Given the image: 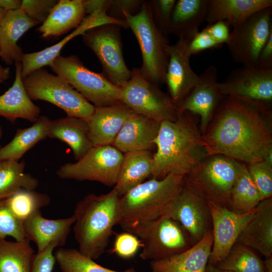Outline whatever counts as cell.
Listing matches in <instances>:
<instances>
[{
	"instance_id": "obj_1",
	"label": "cell",
	"mask_w": 272,
	"mask_h": 272,
	"mask_svg": "<svg viewBox=\"0 0 272 272\" xmlns=\"http://www.w3.org/2000/svg\"><path fill=\"white\" fill-rule=\"evenodd\" d=\"M209 155L249 164L272 150L271 108L225 96L202 134Z\"/></svg>"
},
{
	"instance_id": "obj_2",
	"label": "cell",
	"mask_w": 272,
	"mask_h": 272,
	"mask_svg": "<svg viewBox=\"0 0 272 272\" xmlns=\"http://www.w3.org/2000/svg\"><path fill=\"white\" fill-rule=\"evenodd\" d=\"M154 144L152 178L161 179L169 174L186 176L209 155L201 130L199 118L189 111L175 121L161 122Z\"/></svg>"
},
{
	"instance_id": "obj_3",
	"label": "cell",
	"mask_w": 272,
	"mask_h": 272,
	"mask_svg": "<svg viewBox=\"0 0 272 272\" xmlns=\"http://www.w3.org/2000/svg\"><path fill=\"white\" fill-rule=\"evenodd\" d=\"M185 176L169 174L152 178L119 197L117 225L128 231L162 216H167L179 195Z\"/></svg>"
},
{
	"instance_id": "obj_4",
	"label": "cell",
	"mask_w": 272,
	"mask_h": 272,
	"mask_svg": "<svg viewBox=\"0 0 272 272\" xmlns=\"http://www.w3.org/2000/svg\"><path fill=\"white\" fill-rule=\"evenodd\" d=\"M120 196L113 189L109 192L85 196L77 204L73 215V230L78 250L94 260L104 252L117 225Z\"/></svg>"
},
{
	"instance_id": "obj_5",
	"label": "cell",
	"mask_w": 272,
	"mask_h": 272,
	"mask_svg": "<svg viewBox=\"0 0 272 272\" xmlns=\"http://www.w3.org/2000/svg\"><path fill=\"white\" fill-rule=\"evenodd\" d=\"M128 27L130 28L139 44L143 64L139 71L149 82L159 85L165 83L169 61L166 36L157 25L150 2H142L136 14L123 12Z\"/></svg>"
},
{
	"instance_id": "obj_6",
	"label": "cell",
	"mask_w": 272,
	"mask_h": 272,
	"mask_svg": "<svg viewBox=\"0 0 272 272\" xmlns=\"http://www.w3.org/2000/svg\"><path fill=\"white\" fill-rule=\"evenodd\" d=\"M26 93L32 100L49 102L69 117L88 120L95 107L65 80L41 68L22 78Z\"/></svg>"
},
{
	"instance_id": "obj_7",
	"label": "cell",
	"mask_w": 272,
	"mask_h": 272,
	"mask_svg": "<svg viewBox=\"0 0 272 272\" xmlns=\"http://www.w3.org/2000/svg\"><path fill=\"white\" fill-rule=\"evenodd\" d=\"M49 66L95 107L109 106L121 102L120 88L102 73L88 69L76 55H59Z\"/></svg>"
},
{
	"instance_id": "obj_8",
	"label": "cell",
	"mask_w": 272,
	"mask_h": 272,
	"mask_svg": "<svg viewBox=\"0 0 272 272\" xmlns=\"http://www.w3.org/2000/svg\"><path fill=\"white\" fill-rule=\"evenodd\" d=\"M241 163L224 155H209L188 173L186 178L208 202L227 207Z\"/></svg>"
},
{
	"instance_id": "obj_9",
	"label": "cell",
	"mask_w": 272,
	"mask_h": 272,
	"mask_svg": "<svg viewBox=\"0 0 272 272\" xmlns=\"http://www.w3.org/2000/svg\"><path fill=\"white\" fill-rule=\"evenodd\" d=\"M142 242L140 258L154 261L181 253L193 246L192 241L180 224L167 216L128 231Z\"/></svg>"
},
{
	"instance_id": "obj_10",
	"label": "cell",
	"mask_w": 272,
	"mask_h": 272,
	"mask_svg": "<svg viewBox=\"0 0 272 272\" xmlns=\"http://www.w3.org/2000/svg\"><path fill=\"white\" fill-rule=\"evenodd\" d=\"M120 100L133 112L160 122L175 121L178 117L169 95L144 79L139 68L132 69L130 79L120 88Z\"/></svg>"
},
{
	"instance_id": "obj_11",
	"label": "cell",
	"mask_w": 272,
	"mask_h": 272,
	"mask_svg": "<svg viewBox=\"0 0 272 272\" xmlns=\"http://www.w3.org/2000/svg\"><path fill=\"white\" fill-rule=\"evenodd\" d=\"M121 27L113 24H104L91 28L83 35L84 44L101 62L102 74L119 88L130 79L131 75L123 56Z\"/></svg>"
},
{
	"instance_id": "obj_12",
	"label": "cell",
	"mask_w": 272,
	"mask_h": 272,
	"mask_svg": "<svg viewBox=\"0 0 272 272\" xmlns=\"http://www.w3.org/2000/svg\"><path fill=\"white\" fill-rule=\"evenodd\" d=\"M123 157V153L112 145L93 146L76 162L62 165L56 174L63 179L96 181L114 186Z\"/></svg>"
},
{
	"instance_id": "obj_13",
	"label": "cell",
	"mask_w": 272,
	"mask_h": 272,
	"mask_svg": "<svg viewBox=\"0 0 272 272\" xmlns=\"http://www.w3.org/2000/svg\"><path fill=\"white\" fill-rule=\"evenodd\" d=\"M270 7L233 28L225 44L234 62L244 67H256L259 53L272 33Z\"/></svg>"
},
{
	"instance_id": "obj_14",
	"label": "cell",
	"mask_w": 272,
	"mask_h": 272,
	"mask_svg": "<svg viewBox=\"0 0 272 272\" xmlns=\"http://www.w3.org/2000/svg\"><path fill=\"white\" fill-rule=\"evenodd\" d=\"M218 89L224 96H231L271 108L272 69L244 67L231 71Z\"/></svg>"
},
{
	"instance_id": "obj_15",
	"label": "cell",
	"mask_w": 272,
	"mask_h": 272,
	"mask_svg": "<svg viewBox=\"0 0 272 272\" xmlns=\"http://www.w3.org/2000/svg\"><path fill=\"white\" fill-rule=\"evenodd\" d=\"M167 216L180 224L193 245L213 229L208 202L192 188L186 176L183 187Z\"/></svg>"
},
{
	"instance_id": "obj_16",
	"label": "cell",
	"mask_w": 272,
	"mask_h": 272,
	"mask_svg": "<svg viewBox=\"0 0 272 272\" xmlns=\"http://www.w3.org/2000/svg\"><path fill=\"white\" fill-rule=\"evenodd\" d=\"M213 225V245L208 264L221 262L237 241L245 225L254 217L257 207L243 214L236 213L224 206L209 202Z\"/></svg>"
},
{
	"instance_id": "obj_17",
	"label": "cell",
	"mask_w": 272,
	"mask_h": 272,
	"mask_svg": "<svg viewBox=\"0 0 272 272\" xmlns=\"http://www.w3.org/2000/svg\"><path fill=\"white\" fill-rule=\"evenodd\" d=\"M218 82L217 69L211 65L199 75L195 86L177 107L178 116L185 111H189L199 117L202 134L225 97L218 89Z\"/></svg>"
},
{
	"instance_id": "obj_18",
	"label": "cell",
	"mask_w": 272,
	"mask_h": 272,
	"mask_svg": "<svg viewBox=\"0 0 272 272\" xmlns=\"http://www.w3.org/2000/svg\"><path fill=\"white\" fill-rule=\"evenodd\" d=\"M169 61L165 75V83L172 102L177 107L188 95L199 79L191 69V56L187 48L186 41L179 38L175 44L168 47Z\"/></svg>"
},
{
	"instance_id": "obj_19",
	"label": "cell",
	"mask_w": 272,
	"mask_h": 272,
	"mask_svg": "<svg viewBox=\"0 0 272 272\" xmlns=\"http://www.w3.org/2000/svg\"><path fill=\"white\" fill-rule=\"evenodd\" d=\"M107 24L121 25V20L111 17L104 11H99L86 16L81 24L71 34L53 45L43 50L29 53H23L21 58V76L22 78L34 71L49 65L60 55L63 46L74 37L83 35L94 27Z\"/></svg>"
},
{
	"instance_id": "obj_20",
	"label": "cell",
	"mask_w": 272,
	"mask_h": 272,
	"mask_svg": "<svg viewBox=\"0 0 272 272\" xmlns=\"http://www.w3.org/2000/svg\"><path fill=\"white\" fill-rule=\"evenodd\" d=\"M161 122L132 112L127 118L112 146L122 153L138 151H151Z\"/></svg>"
},
{
	"instance_id": "obj_21",
	"label": "cell",
	"mask_w": 272,
	"mask_h": 272,
	"mask_svg": "<svg viewBox=\"0 0 272 272\" xmlns=\"http://www.w3.org/2000/svg\"><path fill=\"white\" fill-rule=\"evenodd\" d=\"M75 222L73 215L63 219H48L39 211L25 220L23 226L26 239L33 241L37 251H41L51 244L56 247L63 246Z\"/></svg>"
},
{
	"instance_id": "obj_22",
	"label": "cell",
	"mask_w": 272,
	"mask_h": 272,
	"mask_svg": "<svg viewBox=\"0 0 272 272\" xmlns=\"http://www.w3.org/2000/svg\"><path fill=\"white\" fill-rule=\"evenodd\" d=\"M132 111L122 102L96 107L87 120L89 137L93 146L112 145L128 116Z\"/></svg>"
},
{
	"instance_id": "obj_23",
	"label": "cell",
	"mask_w": 272,
	"mask_h": 272,
	"mask_svg": "<svg viewBox=\"0 0 272 272\" xmlns=\"http://www.w3.org/2000/svg\"><path fill=\"white\" fill-rule=\"evenodd\" d=\"M212 231L208 232L197 243L181 253L150 261L155 272H205L211 253Z\"/></svg>"
},
{
	"instance_id": "obj_24",
	"label": "cell",
	"mask_w": 272,
	"mask_h": 272,
	"mask_svg": "<svg viewBox=\"0 0 272 272\" xmlns=\"http://www.w3.org/2000/svg\"><path fill=\"white\" fill-rule=\"evenodd\" d=\"M256 208L237 242L258 251L265 258L272 257V197L261 200Z\"/></svg>"
},
{
	"instance_id": "obj_25",
	"label": "cell",
	"mask_w": 272,
	"mask_h": 272,
	"mask_svg": "<svg viewBox=\"0 0 272 272\" xmlns=\"http://www.w3.org/2000/svg\"><path fill=\"white\" fill-rule=\"evenodd\" d=\"M16 74L12 86L0 95V116L14 124L18 118L34 123L39 117L40 109L30 98L21 76V62L15 63Z\"/></svg>"
},
{
	"instance_id": "obj_26",
	"label": "cell",
	"mask_w": 272,
	"mask_h": 272,
	"mask_svg": "<svg viewBox=\"0 0 272 272\" xmlns=\"http://www.w3.org/2000/svg\"><path fill=\"white\" fill-rule=\"evenodd\" d=\"M36 25L21 9L7 12L0 23V56L7 64L21 61L23 53L17 43Z\"/></svg>"
},
{
	"instance_id": "obj_27",
	"label": "cell",
	"mask_w": 272,
	"mask_h": 272,
	"mask_svg": "<svg viewBox=\"0 0 272 272\" xmlns=\"http://www.w3.org/2000/svg\"><path fill=\"white\" fill-rule=\"evenodd\" d=\"M86 16L84 0H59L38 30L43 38H56L77 28Z\"/></svg>"
},
{
	"instance_id": "obj_28",
	"label": "cell",
	"mask_w": 272,
	"mask_h": 272,
	"mask_svg": "<svg viewBox=\"0 0 272 272\" xmlns=\"http://www.w3.org/2000/svg\"><path fill=\"white\" fill-rule=\"evenodd\" d=\"M270 7L271 0H209L206 20L208 25L225 21L234 28L256 12Z\"/></svg>"
},
{
	"instance_id": "obj_29",
	"label": "cell",
	"mask_w": 272,
	"mask_h": 272,
	"mask_svg": "<svg viewBox=\"0 0 272 272\" xmlns=\"http://www.w3.org/2000/svg\"><path fill=\"white\" fill-rule=\"evenodd\" d=\"M48 137L67 144L72 150L76 161L93 147L89 137L87 120L78 117L66 116L51 120Z\"/></svg>"
},
{
	"instance_id": "obj_30",
	"label": "cell",
	"mask_w": 272,
	"mask_h": 272,
	"mask_svg": "<svg viewBox=\"0 0 272 272\" xmlns=\"http://www.w3.org/2000/svg\"><path fill=\"white\" fill-rule=\"evenodd\" d=\"M209 0L176 1L170 22V33L186 41L198 32L206 20Z\"/></svg>"
},
{
	"instance_id": "obj_31",
	"label": "cell",
	"mask_w": 272,
	"mask_h": 272,
	"mask_svg": "<svg viewBox=\"0 0 272 272\" xmlns=\"http://www.w3.org/2000/svg\"><path fill=\"white\" fill-rule=\"evenodd\" d=\"M153 154L151 151L123 154L117 181L113 189L120 197L152 176Z\"/></svg>"
},
{
	"instance_id": "obj_32",
	"label": "cell",
	"mask_w": 272,
	"mask_h": 272,
	"mask_svg": "<svg viewBox=\"0 0 272 272\" xmlns=\"http://www.w3.org/2000/svg\"><path fill=\"white\" fill-rule=\"evenodd\" d=\"M51 122L48 117L42 115L31 126L18 128L12 140L1 148L0 162L19 161L37 143L48 137Z\"/></svg>"
},
{
	"instance_id": "obj_33",
	"label": "cell",
	"mask_w": 272,
	"mask_h": 272,
	"mask_svg": "<svg viewBox=\"0 0 272 272\" xmlns=\"http://www.w3.org/2000/svg\"><path fill=\"white\" fill-rule=\"evenodd\" d=\"M261 201L259 193L248 173L246 164L242 163L231 190L227 208L236 213L243 214L255 209Z\"/></svg>"
},
{
	"instance_id": "obj_34",
	"label": "cell",
	"mask_w": 272,
	"mask_h": 272,
	"mask_svg": "<svg viewBox=\"0 0 272 272\" xmlns=\"http://www.w3.org/2000/svg\"><path fill=\"white\" fill-rule=\"evenodd\" d=\"M25 163L22 161L0 162V199L8 198L21 189L35 190L37 178L24 172Z\"/></svg>"
},
{
	"instance_id": "obj_35",
	"label": "cell",
	"mask_w": 272,
	"mask_h": 272,
	"mask_svg": "<svg viewBox=\"0 0 272 272\" xmlns=\"http://www.w3.org/2000/svg\"><path fill=\"white\" fill-rule=\"evenodd\" d=\"M34 250L30 241L0 239V272H30Z\"/></svg>"
},
{
	"instance_id": "obj_36",
	"label": "cell",
	"mask_w": 272,
	"mask_h": 272,
	"mask_svg": "<svg viewBox=\"0 0 272 272\" xmlns=\"http://www.w3.org/2000/svg\"><path fill=\"white\" fill-rule=\"evenodd\" d=\"M215 266L232 272H265L264 261L255 251L238 242L226 257Z\"/></svg>"
},
{
	"instance_id": "obj_37",
	"label": "cell",
	"mask_w": 272,
	"mask_h": 272,
	"mask_svg": "<svg viewBox=\"0 0 272 272\" xmlns=\"http://www.w3.org/2000/svg\"><path fill=\"white\" fill-rule=\"evenodd\" d=\"M54 256L62 272H138L133 267L121 271L106 268L75 248L60 247Z\"/></svg>"
},
{
	"instance_id": "obj_38",
	"label": "cell",
	"mask_w": 272,
	"mask_h": 272,
	"mask_svg": "<svg viewBox=\"0 0 272 272\" xmlns=\"http://www.w3.org/2000/svg\"><path fill=\"white\" fill-rule=\"evenodd\" d=\"M7 203L13 214L24 222L33 214L40 211L50 203V197L46 194L35 190L21 189L6 198Z\"/></svg>"
},
{
	"instance_id": "obj_39",
	"label": "cell",
	"mask_w": 272,
	"mask_h": 272,
	"mask_svg": "<svg viewBox=\"0 0 272 272\" xmlns=\"http://www.w3.org/2000/svg\"><path fill=\"white\" fill-rule=\"evenodd\" d=\"M246 164L261 200L272 197V165L263 160Z\"/></svg>"
},
{
	"instance_id": "obj_40",
	"label": "cell",
	"mask_w": 272,
	"mask_h": 272,
	"mask_svg": "<svg viewBox=\"0 0 272 272\" xmlns=\"http://www.w3.org/2000/svg\"><path fill=\"white\" fill-rule=\"evenodd\" d=\"M8 236L17 241L26 239L23 222L13 214L6 199H0V239H6Z\"/></svg>"
},
{
	"instance_id": "obj_41",
	"label": "cell",
	"mask_w": 272,
	"mask_h": 272,
	"mask_svg": "<svg viewBox=\"0 0 272 272\" xmlns=\"http://www.w3.org/2000/svg\"><path fill=\"white\" fill-rule=\"evenodd\" d=\"M143 246L141 240L133 234L125 231L116 236L112 252L123 259L135 256Z\"/></svg>"
},
{
	"instance_id": "obj_42",
	"label": "cell",
	"mask_w": 272,
	"mask_h": 272,
	"mask_svg": "<svg viewBox=\"0 0 272 272\" xmlns=\"http://www.w3.org/2000/svg\"><path fill=\"white\" fill-rule=\"evenodd\" d=\"M57 2L56 0H22L20 9L37 25L42 24L46 20Z\"/></svg>"
},
{
	"instance_id": "obj_43",
	"label": "cell",
	"mask_w": 272,
	"mask_h": 272,
	"mask_svg": "<svg viewBox=\"0 0 272 272\" xmlns=\"http://www.w3.org/2000/svg\"><path fill=\"white\" fill-rule=\"evenodd\" d=\"M176 0H155L150 2L155 22L164 34H170V22Z\"/></svg>"
},
{
	"instance_id": "obj_44",
	"label": "cell",
	"mask_w": 272,
	"mask_h": 272,
	"mask_svg": "<svg viewBox=\"0 0 272 272\" xmlns=\"http://www.w3.org/2000/svg\"><path fill=\"white\" fill-rule=\"evenodd\" d=\"M56 246L51 244L44 250L34 254L30 272H52L56 262L53 253Z\"/></svg>"
},
{
	"instance_id": "obj_45",
	"label": "cell",
	"mask_w": 272,
	"mask_h": 272,
	"mask_svg": "<svg viewBox=\"0 0 272 272\" xmlns=\"http://www.w3.org/2000/svg\"><path fill=\"white\" fill-rule=\"evenodd\" d=\"M186 42L187 48L191 55L220 46L212 36L203 29Z\"/></svg>"
},
{
	"instance_id": "obj_46",
	"label": "cell",
	"mask_w": 272,
	"mask_h": 272,
	"mask_svg": "<svg viewBox=\"0 0 272 272\" xmlns=\"http://www.w3.org/2000/svg\"><path fill=\"white\" fill-rule=\"evenodd\" d=\"M221 46L228 41L230 31L229 25L225 21H217L208 25L203 29Z\"/></svg>"
},
{
	"instance_id": "obj_47",
	"label": "cell",
	"mask_w": 272,
	"mask_h": 272,
	"mask_svg": "<svg viewBox=\"0 0 272 272\" xmlns=\"http://www.w3.org/2000/svg\"><path fill=\"white\" fill-rule=\"evenodd\" d=\"M256 67L264 70L272 69V33L259 53Z\"/></svg>"
},
{
	"instance_id": "obj_48",
	"label": "cell",
	"mask_w": 272,
	"mask_h": 272,
	"mask_svg": "<svg viewBox=\"0 0 272 272\" xmlns=\"http://www.w3.org/2000/svg\"><path fill=\"white\" fill-rule=\"evenodd\" d=\"M110 5V1L105 0H84V6L86 14L90 15L95 12L107 11Z\"/></svg>"
},
{
	"instance_id": "obj_49",
	"label": "cell",
	"mask_w": 272,
	"mask_h": 272,
	"mask_svg": "<svg viewBox=\"0 0 272 272\" xmlns=\"http://www.w3.org/2000/svg\"><path fill=\"white\" fill-rule=\"evenodd\" d=\"M140 3L142 2L140 1H110L108 10L113 9L121 11V14L124 11L131 14V11L139 6Z\"/></svg>"
},
{
	"instance_id": "obj_50",
	"label": "cell",
	"mask_w": 272,
	"mask_h": 272,
	"mask_svg": "<svg viewBox=\"0 0 272 272\" xmlns=\"http://www.w3.org/2000/svg\"><path fill=\"white\" fill-rule=\"evenodd\" d=\"M22 0H0V8L6 12L15 11L21 8Z\"/></svg>"
},
{
	"instance_id": "obj_51",
	"label": "cell",
	"mask_w": 272,
	"mask_h": 272,
	"mask_svg": "<svg viewBox=\"0 0 272 272\" xmlns=\"http://www.w3.org/2000/svg\"><path fill=\"white\" fill-rule=\"evenodd\" d=\"M10 74L9 67H3L0 64V83H3L7 80Z\"/></svg>"
},
{
	"instance_id": "obj_52",
	"label": "cell",
	"mask_w": 272,
	"mask_h": 272,
	"mask_svg": "<svg viewBox=\"0 0 272 272\" xmlns=\"http://www.w3.org/2000/svg\"><path fill=\"white\" fill-rule=\"evenodd\" d=\"M205 272H232L231 271L220 269L217 266L210 264H207Z\"/></svg>"
},
{
	"instance_id": "obj_53",
	"label": "cell",
	"mask_w": 272,
	"mask_h": 272,
	"mask_svg": "<svg viewBox=\"0 0 272 272\" xmlns=\"http://www.w3.org/2000/svg\"><path fill=\"white\" fill-rule=\"evenodd\" d=\"M263 261L265 272H272V257L265 258Z\"/></svg>"
},
{
	"instance_id": "obj_54",
	"label": "cell",
	"mask_w": 272,
	"mask_h": 272,
	"mask_svg": "<svg viewBox=\"0 0 272 272\" xmlns=\"http://www.w3.org/2000/svg\"><path fill=\"white\" fill-rule=\"evenodd\" d=\"M6 13H7L6 11L0 8V23L2 21V19H3Z\"/></svg>"
},
{
	"instance_id": "obj_55",
	"label": "cell",
	"mask_w": 272,
	"mask_h": 272,
	"mask_svg": "<svg viewBox=\"0 0 272 272\" xmlns=\"http://www.w3.org/2000/svg\"><path fill=\"white\" fill-rule=\"evenodd\" d=\"M3 128L2 127V126L0 125V140L2 138V136H3ZM1 145H0V150L1 149Z\"/></svg>"
},
{
	"instance_id": "obj_56",
	"label": "cell",
	"mask_w": 272,
	"mask_h": 272,
	"mask_svg": "<svg viewBox=\"0 0 272 272\" xmlns=\"http://www.w3.org/2000/svg\"><path fill=\"white\" fill-rule=\"evenodd\" d=\"M152 272H155V271H152Z\"/></svg>"
}]
</instances>
